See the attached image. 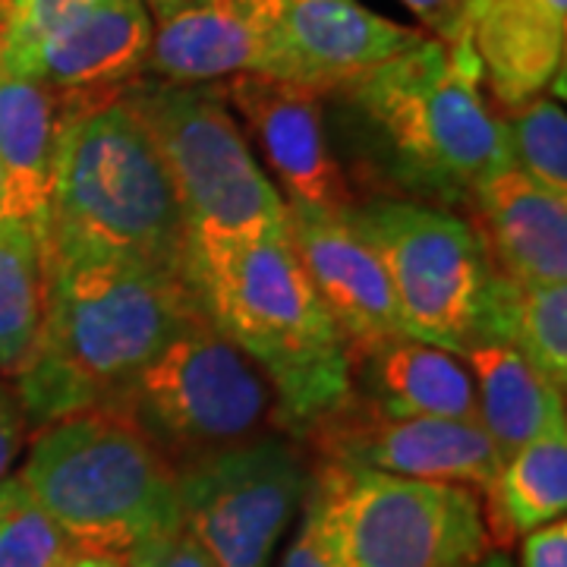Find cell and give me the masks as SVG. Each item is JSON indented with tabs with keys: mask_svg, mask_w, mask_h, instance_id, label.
Returning a JSON list of instances; mask_svg holds the SVG:
<instances>
[{
	"mask_svg": "<svg viewBox=\"0 0 567 567\" xmlns=\"http://www.w3.org/2000/svg\"><path fill=\"white\" fill-rule=\"evenodd\" d=\"M7 218V186H3V171H0V221Z\"/></svg>",
	"mask_w": 567,
	"mask_h": 567,
	"instance_id": "cell-37",
	"label": "cell"
},
{
	"mask_svg": "<svg viewBox=\"0 0 567 567\" xmlns=\"http://www.w3.org/2000/svg\"><path fill=\"white\" fill-rule=\"evenodd\" d=\"M480 495L495 551L561 520L567 511V429H555L505 457Z\"/></svg>",
	"mask_w": 567,
	"mask_h": 567,
	"instance_id": "cell-22",
	"label": "cell"
},
{
	"mask_svg": "<svg viewBox=\"0 0 567 567\" xmlns=\"http://www.w3.org/2000/svg\"><path fill=\"white\" fill-rule=\"evenodd\" d=\"M350 394L391 416L476 423V388L464 360L410 334L353 350Z\"/></svg>",
	"mask_w": 567,
	"mask_h": 567,
	"instance_id": "cell-19",
	"label": "cell"
},
{
	"mask_svg": "<svg viewBox=\"0 0 567 567\" xmlns=\"http://www.w3.org/2000/svg\"><path fill=\"white\" fill-rule=\"evenodd\" d=\"M476 567H511V561H507L502 551H492V555H486V558H483Z\"/></svg>",
	"mask_w": 567,
	"mask_h": 567,
	"instance_id": "cell-36",
	"label": "cell"
},
{
	"mask_svg": "<svg viewBox=\"0 0 567 567\" xmlns=\"http://www.w3.org/2000/svg\"><path fill=\"white\" fill-rule=\"evenodd\" d=\"M199 316L183 278L99 256H51L39 341L10 382L29 425L117 404Z\"/></svg>",
	"mask_w": 567,
	"mask_h": 567,
	"instance_id": "cell-2",
	"label": "cell"
},
{
	"mask_svg": "<svg viewBox=\"0 0 567 567\" xmlns=\"http://www.w3.org/2000/svg\"><path fill=\"white\" fill-rule=\"evenodd\" d=\"M423 22L425 35L439 41L464 39V22L473 0H401Z\"/></svg>",
	"mask_w": 567,
	"mask_h": 567,
	"instance_id": "cell-31",
	"label": "cell"
},
{
	"mask_svg": "<svg viewBox=\"0 0 567 567\" xmlns=\"http://www.w3.org/2000/svg\"><path fill=\"white\" fill-rule=\"evenodd\" d=\"M145 3V10H148V17L152 22L164 20V17H171V13H177L183 10L186 3H193V0H142Z\"/></svg>",
	"mask_w": 567,
	"mask_h": 567,
	"instance_id": "cell-34",
	"label": "cell"
},
{
	"mask_svg": "<svg viewBox=\"0 0 567 567\" xmlns=\"http://www.w3.org/2000/svg\"><path fill=\"white\" fill-rule=\"evenodd\" d=\"M473 227L495 275L520 284H567V199L505 167L476 193Z\"/></svg>",
	"mask_w": 567,
	"mask_h": 567,
	"instance_id": "cell-17",
	"label": "cell"
},
{
	"mask_svg": "<svg viewBox=\"0 0 567 567\" xmlns=\"http://www.w3.org/2000/svg\"><path fill=\"white\" fill-rule=\"evenodd\" d=\"M155 22L142 0H89L0 66L58 95L117 92L142 76Z\"/></svg>",
	"mask_w": 567,
	"mask_h": 567,
	"instance_id": "cell-14",
	"label": "cell"
},
{
	"mask_svg": "<svg viewBox=\"0 0 567 567\" xmlns=\"http://www.w3.org/2000/svg\"><path fill=\"white\" fill-rule=\"evenodd\" d=\"M212 85L246 142L262 155V171L290 208L344 215L357 203L324 130L322 92L265 73H240Z\"/></svg>",
	"mask_w": 567,
	"mask_h": 567,
	"instance_id": "cell-11",
	"label": "cell"
},
{
	"mask_svg": "<svg viewBox=\"0 0 567 567\" xmlns=\"http://www.w3.org/2000/svg\"><path fill=\"white\" fill-rule=\"evenodd\" d=\"M121 95L174 183L186 249L244 244L287 230V203L215 85L136 76Z\"/></svg>",
	"mask_w": 567,
	"mask_h": 567,
	"instance_id": "cell-6",
	"label": "cell"
},
{
	"mask_svg": "<svg viewBox=\"0 0 567 567\" xmlns=\"http://www.w3.org/2000/svg\"><path fill=\"white\" fill-rule=\"evenodd\" d=\"M58 567H130L126 558H117V555H102V551H73L70 558H63Z\"/></svg>",
	"mask_w": 567,
	"mask_h": 567,
	"instance_id": "cell-33",
	"label": "cell"
},
{
	"mask_svg": "<svg viewBox=\"0 0 567 567\" xmlns=\"http://www.w3.org/2000/svg\"><path fill=\"white\" fill-rule=\"evenodd\" d=\"M300 442L268 432L177 466L181 524L215 567H268L306 502Z\"/></svg>",
	"mask_w": 567,
	"mask_h": 567,
	"instance_id": "cell-10",
	"label": "cell"
},
{
	"mask_svg": "<svg viewBox=\"0 0 567 567\" xmlns=\"http://www.w3.org/2000/svg\"><path fill=\"white\" fill-rule=\"evenodd\" d=\"M63 130V95L0 66V171L7 218L25 221L48 256V221Z\"/></svg>",
	"mask_w": 567,
	"mask_h": 567,
	"instance_id": "cell-20",
	"label": "cell"
},
{
	"mask_svg": "<svg viewBox=\"0 0 567 567\" xmlns=\"http://www.w3.org/2000/svg\"><path fill=\"white\" fill-rule=\"evenodd\" d=\"M186 230L162 155L117 92L63 95L51 256H99L183 278Z\"/></svg>",
	"mask_w": 567,
	"mask_h": 567,
	"instance_id": "cell-4",
	"label": "cell"
},
{
	"mask_svg": "<svg viewBox=\"0 0 567 567\" xmlns=\"http://www.w3.org/2000/svg\"><path fill=\"white\" fill-rule=\"evenodd\" d=\"M82 3H89V0H22L20 17L13 22V29H10V35L3 41V48H0V58H10V54L25 51L48 29H54L73 10H80Z\"/></svg>",
	"mask_w": 567,
	"mask_h": 567,
	"instance_id": "cell-28",
	"label": "cell"
},
{
	"mask_svg": "<svg viewBox=\"0 0 567 567\" xmlns=\"http://www.w3.org/2000/svg\"><path fill=\"white\" fill-rule=\"evenodd\" d=\"M183 284L208 322L259 365L287 435L350 401V347L306 278L290 234L183 249Z\"/></svg>",
	"mask_w": 567,
	"mask_h": 567,
	"instance_id": "cell-3",
	"label": "cell"
},
{
	"mask_svg": "<svg viewBox=\"0 0 567 567\" xmlns=\"http://www.w3.org/2000/svg\"><path fill=\"white\" fill-rule=\"evenodd\" d=\"M300 442L322 464L372 470L404 480L457 483L476 492L498 473V451L480 423L391 416L350 394L341 410L328 413Z\"/></svg>",
	"mask_w": 567,
	"mask_h": 567,
	"instance_id": "cell-12",
	"label": "cell"
},
{
	"mask_svg": "<svg viewBox=\"0 0 567 567\" xmlns=\"http://www.w3.org/2000/svg\"><path fill=\"white\" fill-rule=\"evenodd\" d=\"M344 218L385 268L404 334L461 357L495 278L473 221L404 199H357Z\"/></svg>",
	"mask_w": 567,
	"mask_h": 567,
	"instance_id": "cell-8",
	"label": "cell"
},
{
	"mask_svg": "<svg viewBox=\"0 0 567 567\" xmlns=\"http://www.w3.org/2000/svg\"><path fill=\"white\" fill-rule=\"evenodd\" d=\"M505 123L511 167L567 199V117L555 95L529 99L520 107L498 111Z\"/></svg>",
	"mask_w": 567,
	"mask_h": 567,
	"instance_id": "cell-25",
	"label": "cell"
},
{
	"mask_svg": "<svg viewBox=\"0 0 567 567\" xmlns=\"http://www.w3.org/2000/svg\"><path fill=\"white\" fill-rule=\"evenodd\" d=\"M353 174L365 199L470 212L476 193L511 167L505 123L483 89L470 41L423 35L406 51L331 89Z\"/></svg>",
	"mask_w": 567,
	"mask_h": 567,
	"instance_id": "cell-1",
	"label": "cell"
},
{
	"mask_svg": "<svg viewBox=\"0 0 567 567\" xmlns=\"http://www.w3.org/2000/svg\"><path fill=\"white\" fill-rule=\"evenodd\" d=\"M520 567H567L565 517L520 536Z\"/></svg>",
	"mask_w": 567,
	"mask_h": 567,
	"instance_id": "cell-32",
	"label": "cell"
},
{
	"mask_svg": "<svg viewBox=\"0 0 567 567\" xmlns=\"http://www.w3.org/2000/svg\"><path fill=\"white\" fill-rule=\"evenodd\" d=\"M111 406L140 425L174 470L284 429L259 365L205 316L164 347Z\"/></svg>",
	"mask_w": 567,
	"mask_h": 567,
	"instance_id": "cell-7",
	"label": "cell"
},
{
	"mask_svg": "<svg viewBox=\"0 0 567 567\" xmlns=\"http://www.w3.org/2000/svg\"><path fill=\"white\" fill-rule=\"evenodd\" d=\"M73 551L20 476L0 480V567H58Z\"/></svg>",
	"mask_w": 567,
	"mask_h": 567,
	"instance_id": "cell-26",
	"label": "cell"
},
{
	"mask_svg": "<svg viewBox=\"0 0 567 567\" xmlns=\"http://www.w3.org/2000/svg\"><path fill=\"white\" fill-rule=\"evenodd\" d=\"M265 35V76L328 95L423 39L360 0H252Z\"/></svg>",
	"mask_w": 567,
	"mask_h": 567,
	"instance_id": "cell-13",
	"label": "cell"
},
{
	"mask_svg": "<svg viewBox=\"0 0 567 567\" xmlns=\"http://www.w3.org/2000/svg\"><path fill=\"white\" fill-rule=\"evenodd\" d=\"M48 297V256L25 221H0V375L17 379L39 341Z\"/></svg>",
	"mask_w": 567,
	"mask_h": 567,
	"instance_id": "cell-24",
	"label": "cell"
},
{
	"mask_svg": "<svg viewBox=\"0 0 567 567\" xmlns=\"http://www.w3.org/2000/svg\"><path fill=\"white\" fill-rule=\"evenodd\" d=\"M347 567H476L495 551L476 488L316 461Z\"/></svg>",
	"mask_w": 567,
	"mask_h": 567,
	"instance_id": "cell-9",
	"label": "cell"
},
{
	"mask_svg": "<svg viewBox=\"0 0 567 567\" xmlns=\"http://www.w3.org/2000/svg\"><path fill=\"white\" fill-rule=\"evenodd\" d=\"M281 567H347L328 502L319 486L312 483V476H309V488H306L303 524L287 548Z\"/></svg>",
	"mask_w": 567,
	"mask_h": 567,
	"instance_id": "cell-27",
	"label": "cell"
},
{
	"mask_svg": "<svg viewBox=\"0 0 567 567\" xmlns=\"http://www.w3.org/2000/svg\"><path fill=\"white\" fill-rule=\"evenodd\" d=\"M265 70V35L252 0H193L152 29L142 76L212 85Z\"/></svg>",
	"mask_w": 567,
	"mask_h": 567,
	"instance_id": "cell-18",
	"label": "cell"
},
{
	"mask_svg": "<svg viewBox=\"0 0 567 567\" xmlns=\"http://www.w3.org/2000/svg\"><path fill=\"white\" fill-rule=\"evenodd\" d=\"M476 341H498L527 357L555 388H567V284H520L495 275Z\"/></svg>",
	"mask_w": 567,
	"mask_h": 567,
	"instance_id": "cell-23",
	"label": "cell"
},
{
	"mask_svg": "<svg viewBox=\"0 0 567 567\" xmlns=\"http://www.w3.org/2000/svg\"><path fill=\"white\" fill-rule=\"evenodd\" d=\"M287 234L306 278L344 334L350 353L404 334L385 268L344 215L287 205Z\"/></svg>",
	"mask_w": 567,
	"mask_h": 567,
	"instance_id": "cell-15",
	"label": "cell"
},
{
	"mask_svg": "<svg viewBox=\"0 0 567 567\" xmlns=\"http://www.w3.org/2000/svg\"><path fill=\"white\" fill-rule=\"evenodd\" d=\"M17 476L80 551L126 558L183 527L177 470L117 406L35 429Z\"/></svg>",
	"mask_w": 567,
	"mask_h": 567,
	"instance_id": "cell-5",
	"label": "cell"
},
{
	"mask_svg": "<svg viewBox=\"0 0 567 567\" xmlns=\"http://www.w3.org/2000/svg\"><path fill=\"white\" fill-rule=\"evenodd\" d=\"M25 442H29V420L22 413L13 385L0 375V480L10 476Z\"/></svg>",
	"mask_w": 567,
	"mask_h": 567,
	"instance_id": "cell-30",
	"label": "cell"
},
{
	"mask_svg": "<svg viewBox=\"0 0 567 567\" xmlns=\"http://www.w3.org/2000/svg\"><path fill=\"white\" fill-rule=\"evenodd\" d=\"M461 360L476 388V423L502 461L555 429H567L565 391L514 347L476 341Z\"/></svg>",
	"mask_w": 567,
	"mask_h": 567,
	"instance_id": "cell-21",
	"label": "cell"
},
{
	"mask_svg": "<svg viewBox=\"0 0 567 567\" xmlns=\"http://www.w3.org/2000/svg\"><path fill=\"white\" fill-rule=\"evenodd\" d=\"M495 111L520 107L565 80L567 0H473L464 22Z\"/></svg>",
	"mask_w": 567,
	"mask_h": 567,
	"instance_id": "cell-16",
	"label": "cell"
},
{
	"mask_svg": "<svg viewBox=\"0 0 567 567\" xmlns=\"http://www.w3.org/2000/svg\"><path fill=\"white\" fill-rule=\"evenodd\" d=\"M126 565L130 567H215V561L205 555L203 548L196 546V539L177 529V533H167L158 539H148L140 548H133L126 555Z\"/></svg>",
	"mask_w": 567,
	"mask_h": 567,
	"instance_id": "cell-29",
	"label": "cell"
},
{
	"mask_svg": "<svg viewBox=\"0 0 567 567\" xmlns=\"http://www.w3.org/2000/svg\"><path fill=\"white\" fill-rule=\"evenodd\" d=\"M20 7L22 0H0V48H3V41L10 35V29H13V22L20 17Z\"/></svg>",
	"mask_w": 567,
	"mask_h": 567,
	"instance_id": "cell-35",
	"label": "cell"
}]
</instances>
